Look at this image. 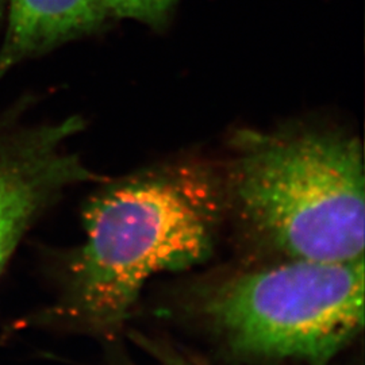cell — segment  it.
<instances>
[{
  "label": "cell",
  "mask_w": 365,
  "mask_h": 365,
  "mask_svg": "<svg viewBox=\"0 0 365 365\" xmlns=\"http://www.w3.org/2000/svg\"><path fill=\"white\" fill-rule=\"evenodd\" d=\"M226 199L225 180L197 161L106 182L84 207V242L71 256L49 319L96 331L115 329L153 276L209 257Z\"/></svg>",
  "instance_id": "cell-1"
},
{
  "label": "cell",
  "mask_w": 365,
  "mask_h": 365,
  "mask_svg": "<svg viewBox=\"0 0 365 365\" xmlns=\"http://www.w3.org/2000/svg\"><path fill=\"white\" fill-rule=\"evenodd\" d=\"M225 180L227 200L289 259L364 257L365 184L357 137L312 126L244 129Z\"/></svg>",
  "instance_id": "cell-2"
},
{
  "label": "cell",
  "mask_w": 365,
  "mask_h": 365,
  "mask_svg": "<svg viewBox=\"0 0 365 365\" xmlns=\"http://www.w3.org/2000/svg\"><path fill=\"white\" fill-rule=\"evenodd\" d=\"M203 312L235 353L327 365L364 325V257L289 259L238 274Z\"/></svg>",
  "instance_id": "cell-3"
},
{
  "label": "cell",
  "mask_w": 365,
  "mask_h": 365,
  "mask_svg": "<svg viewBox=\"0 0 365 365\" xmlns=\"http://www.w3.org/2000/svg\"><path fill=\"white\" fill-rule=\"evenodd\" d=\"M83 129L76 115L41 125L0 122V274L31 225L64 190L103 182L66 149Z\"/></svg>",
  "instance_id": "cell-4"
},
{
  "label": "cell",
  "mask_w": 365,
  "mask_h": 365,
  "mask_svg": "<svg viewBox=\"0 0 365 365\" xmlns=\"http://www.w3.org/2000/svg\"><path fill=\"white\" fill-rule=\"evenodd\" d=\"M0 80L14 68L98 31L110 15L102 0H7Z\"/></svg>",
  "instance_id": "cell-5"
},
{
  "label": "cell",
  "mask_w": 365,
  "mask_h": 365,
  "mask_svg": "<svg viewBox=\"0 0 365 365\" xmlns=\"http://www.w3.org/2000/svg\"><path fill=\"white\" fill-rule=\"evenodd\" d=\"M110 16L163 27L179 0H102Z\"/></svg>",
  "instance_id": "cell-6"
},
{
  "label": "cell",
  "mask_w": 365,
  "mask_h": 365,
  "mask_svg": "<svg viewBox=\"0 0 365 365\" xmlns=\"http://www.w3.org/2000/svg\"><path fill=\"white\" fill-rule=\"evenodd\" d=\"M164 364H165V365H199V364H195V363H192V361H190V360H187V359H184V357H180V356H178V354H172V353H168V354H165V357H164Z\"/></svg>",
  "instance_id": "cell-7"
},
{
  "label": "cell",
  "mask_w": 365,
  "mask_h": 365,
  "mask_svg": "<svg viewBox=\"0 0 365 365\" xmlns=\"http://www.w3.org/2000/svg\"><path fill=\"white\" fill-rule=\"evenodd\" d=\"M6 9H7V0H0V21H1L3 16H4Z\"/></svg>",
  "instance_id": "cell-8"
}]
</instances>
